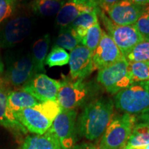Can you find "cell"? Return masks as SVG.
I'll list each match as a JSON object with an SVG mask.
<instances>
[{
    "label": "cell",
    "instance_id": "6da1fadb",
    "mask_svg": "<svg viewBox=\"0 0 149 149\" xmlns=\"http://www.w3.org/2000/svg\"><path fill=\"white\" fill-rule=\"evenodd\" d=\"M114 106L113 100L108 97L96 99L86 104L77 124L81 135L91 141L103 135L113 120Z\"/></svg>",
    "mask_w": 149,
    "mask_h": 149
},
{
    "label": "cell",
    "instance_id": "7a4b0ae2",
    "mask_svg": "<svg viewBox=\"0 0 149 149\" xmlns=\"http://www.w3.org/2000/svg\"><path fill=\"white\" fill-rule=\"evenodd\" d=\"M61 111L57 100L40 102L15 113L17 120L27 130L35 135H43L49 130Z\"/></svg>",
    "mask_w": 149,
    "mask_h": 149
},
{
    "label": "cell",
    "instance_id": "3957f363",
    "mask_svg": "<svg viewBox=\"0 0 149 149\" xmlns=\"http://www.w3.org/2000/svg\"><path fill=\"white\" fill-rule=\"evenodd\" d=\"M113 102L117 109L130 115L149 109V81L131 84L115 95Z\"/></svg>",
    "mask_w": 149,
    "mask_h": 149
},
{
    "label": "cell",
    "instance_id": "277c9868",
    "mask_svg": "<svg viewBox=\"0 0 149 149\" xmlns=\"http://www.w3.org/2000/svg\"><path fill=\"white\" fill-rule=\"evenodd\" d=\"M4 78L7 83L21 87L32 78L35 73L34 64L29 53L22 51L6 53Z\"/></svg>",
    "mask_w": 149,
    "mask_h": 149
},
{
    "label": "cell",
    "instance_id": "5b68a950",
    "mask_svg": "<svg viewBox=\"0 0 149 149\" xmlns=\"http://www.w3.org/2000/svg\"><path fill=\"white\" fill-rule=\"evenodd\" d=\"M136 117L124 113L111 120L100 141V149H122L127 144L134 126Z\"/></svg>",
    "mask_w": 149,
    "mask_h": 149
},
{
    "label": "cell",
    "instance_id": "8992f818",
    "mask_svg": "<svg viewBox=\"0 0 149 149\" xmlns=\"http://www.w3.org/2000/svg\"><path fill=\"white\" fill-rule=\"evenodd\" d=\"M92 94V85L84 79L64 77L61 81L57 100L61 110H74L86 103Z\"/></svg>",
    "mask_w": 149,
    "mask_h": 149
},
{
    "label": "cell",
    "instance_id": "52a82bcc",
    "mask_svg": "<svg viewBox=\"0 0 149 149\" xmlns=\"http://www.w3.org/2000/svg\"><path fill=\"white\" fill-rule=\"evenodd\" d=\"M100 19L102 20L107 33L113 40L121 52L126 57L139 43L144 40L135 25L120 26L113 23L103 10L100 9L99 12Z\"/></svg>",
    "mask_w": 149,
    "mask_h": 149
},
{
    "label": "cell",
    "instance_id": "ba28073f",
    "mask_svg": "<svg viewBox=\"0 0 149 149\" xmlns=\"http://www.w3.org/2000/svg\"><path fill=\"white\" fill-rule=\"evenodd\" d=\"M128 64L125 58L100 70L97 81L103 86L108 93L116 95L133 84L128 71Z\"/></svg>",
    "mask_w": 149,
    "mask_h": 149
},
{
    "label": "cell",
    "instance_id": "9c48e42d",
    "mask_svg": "<svg viewBox=\"0 0 149 149\" xmlns=\"http://www.w3.org/2000/svg\"><path fill=\"white\" fill-rule=\"evenodd\" d=\"M61 81L45 73H37L21 87V90L30 93L40 102L57 100Z\"/></svg>",
    "mask_w": 149,
    "mask_h": 149
},
{
    "label": "cell",
    "instance_id": "30bf717a",
    "mask_svg": "<svg viewBox=\"0 0 149 149\" xmlns=\"http://www.w3.org/2000/svg\"><path fill=\"white\" fill-rule=\"evenodd\" d=\"M75 110H61L54 120L51 128L58 138L62 149H71L75 143L77 130Z\"/></svg>",
    "mask_w": 149,
    "mask_h": 149
},
{
    "label": "cell",
    "instance_id": "8fae6325",
    "mask_svg": "<svg viewBox=\"0 0 149 149\" xmlns=\"http://www.w3.org/2000/svg\"><path fill=\"white\" fill-rule=\"evenodd\" d=\"M31 29V20L26 17H17L9 20L0 29V48L15 46L30 34Z\"/></svg>",
    "mask_w": 149,
    "mask_h": 149
},
{
    "label": "cell",
    "instance_id": "7c38bea8",
    "mask_svg": "<svg viewBox=\"0 0 149 149\" xmlns=\"http://www.w3.org/2000/svg\"><path fill=\"white\" fill-rule=\"evenodd\" d=\"M123 59H125V57L120 48L111 37L103 31L101 40L93 53L95 70H102Z\"/></svg>",
    "mask_w": 149,
    "mask_h": 149
},
{
    "label": "cell",
    "instance_id": "4fadbf2b",
    "mask_svg": "<svg viewBox=\"0 0 149 149\" xmlns=\"http://www.w3.org/2000/svg\"><path fill=\"white\" fill-rule=\"evenodd\" d=\"M68 64L72 79H85L95 70L93 52L84 46H77L70 51Z\"/></svg>",
    "mask_w": 149,
    "mask_h": 149
},
{
    "label": "cell",
    "instance_id": "5bb4252c",
    "mask_svg": "<svg viewBox=\"0 0 149 149\" xmlns=\"http://www.w3.org/2000/svg\"><path fill=\"white\" fill-rule=\"evenodd\" d=\"M99 9L95 0H67L57 15L56 24L60 29L67 27L80 15Z\"/></svg>",
    "mask_w": 149,
    "mask_h": 149
},
{
    "label": "cell",
    "instance_id": "9a60e30c",
    "mask_svg": "<svg viewBox=\"0 0 149 149\" xmlns=\"http://www.w3.org/2000/svg\"><path fill=\"white\" fill-rule=\"evenodd\" d=\"M143 8L144 6L135 4L129 0H122L104 13L117 25H133L140 17Z\"/></svg>",
    "mask_w": 149,
    "mask_h": 149
},
{
    "label": "cell",
    "instance_id": "2e32d148",
    "mask_svg": "<svg viewBox=\"0 0 149 149\" xmlns=\"http://www.w3.org/2000/svg\"><path fill=\"white\" fill-rule=\"evenodd\" d=\"M10 90L0 88V126L10 131L17 133L26 134L28 130L16 118L14 113L8 106V94Z\"/></svg>",
    "mask_w": 149,
    "mask_h": 149
},
{
    "label": "cell",
    "instance_id": "e0dca14e",
    "mask_svg": "<svg viewBox=\"0 0 149 149\" xmlns=\"http://www.w3.org/2000/svg\"><path fill=\"white\" fill-rule=\"evenodd\" d=\"M21 149H62L58 138L51 127L43 135H28Z\"/></svg>",
    "mask_w": 149,
    "mask_h": 149
},
{
    "label": "cell",
    "instance_id": "ac0fdd59",
    "mask_svg": "<svg viewBox=\"0 0 149 149\" xmlns=\"http://www.w3.org/2000/svg\"><path fill=\"white\" fill-rule=\"evenodd\" d=\"M51 36L46 34L37 40L33 45L31 57L34 64L35 73H45V60L48 55Z\"/></svg>",
    "mask_w": 149,
    "mask_h": 149
},
{
    "label": "cell",
    "instance_id": "d6986e66",
    "mask_svg": "<svg viewBox=\"0 0 149 149\" xmlns=\"http://www.w3.org/2000/svg\"><path fill=\"white\" fill-rule=\"evenodd\" d=\"M40 102L30 93L20 89L19 91H10L8 94V106L15 113L24 109L33 107Z\"/></svg>",
    "mask_w": 149,
    "mask_h": 149
},
{
    "label": "cell",
    "instance_id": "ffe728a7",
    "mask_svg": "<svg viewBox=\"0 0 149 149\" xmlns=\"http://www.w3.org/2000/svg\"><path fill=\"white\" fill-rule=\"evenodd\" d=\"M100 10V8L98 10H94L80 15L68 26L74 34L80 39L81 42L86 35L88 29L99 22L98 14Z\"/></svg>",
    "mask_w": 149,
    "mask_h": 149
},
{
    "label": "cell",
    "instance_id": "44dd1931",
    "mask_svg": "<svg viewBox=\"0 0 149 149\" xmlns=\"http://www.w3.org/2000/svg\"><path fill=\"white\" fill-rule=\"evenodd\" d=\"M67 0H33L31 8L37 15H57Z\"/></svg>",
    "mask_w": 149,
    "mask_h": 149
},
{
    "label": "cell",
    "instance_id": "7402d4cb",
    "mask_svg": "<svg viewBox=\"0 0 149 149\" xmlns=\"http://www.w3.org/2000/svg\"><path fill=\"white\" fill-rule=\"evenodd\" d=\"M149 144V125L144 123L136 124L127 144L124 148L136 149Z\"/></svg>",
    "mask_w": 149,
    "mask_h": 149
},
{
    "label": "cell",
    "instance_id": "603a6c76",
    "mask_svg": "<svg viewBox=\"0 0 149 149\" xmlns=\"http://www.w3.org/2000/svg\"><path fill=\"white\" fill-rule=\"evenodd\" d=\"M80 39L74 34L69 26L60 29L55 42V46L70 51L80 45Z\"/></svg>",
    "mask_w": 149,
    "mask_h": 149
},
{
    "label": "cell",
    "instance_id": "cb8c5ba5",
    "mask_svg": "<svg viewBox=\"0 0 149 149\" xmlns=\"http://www.w3.org/2000/svg\"><path fill=\"white\" fill-rule=\"evenodd\" d=\"M128 71L133 83L149 81L148 61H128Z\"/></svg>",
    "mask_w": 149,
    "mask_h": 149
},
{
    "label": "cell",
    "instance_id": "d4e9b609",
    "mask_svg": "<svg viewBox=\"0 0 149 149\" xmlns=\"http://www.w3.org/2000/svg\"><path fill=\"white\" fill-rule=\"evenodd\" d=\"M70 55L64 48L54 46L51 52L48 54L45 64L49 67L62 66L69 62Z\"/></svg>",
    "mask_w": 149,
    "mask_h": 149
},
{
    "label": "cell",
    "instance_id": "484cf974",
    "mask_svg": "<svg viewBox=\"0 0 149 149\" xmlns=\"http://www.w3.org/2000/svg\"><path fill=\"white\" fill-rule=\"evenodd\" d=\"M102 33L103 31L100 26V24L99 22H97L88 29L86 35L81 40V45L86 46L93 53L101 40Z\"/></svg>",
    "mask_w": 149,
    "mask_h": 149
},
{
    "label": "cell",
    "instance_id": "4316f807",
    "mask_svg": "<svg viewBox=\"0 0 149 149\" xmlns=\"http://www.w3.org/2000/svg\"><path fill=\"white\" fill-rule=\"evenodd\" d=\"M125 58L128 61H149V40H144L137 44Z\"/></svg>",
    "mask_w": 149,
    "mask_h": 149
},
{
    "label": "cell",
    "instance_id": "83f0119b",
    "mask_svg": "<svg viewBox=\"0 0 149 149\" xmlns=\"http://www.w3.org/2000/svg\"><path fill=\"white\" fill-rule=\"evenodd\" d=\"M145 40H149V4L144 6L140 17L134 24Z\"/></svg>",
    "mask_w": 149,
    "mask_h": 149
},
{
    "label": "cell",
    "instance_id": "f1b7e54d",
    "mask_svg": "<svg viewBox=\"0 0 149 149\" xmlns=\"http://www.w3.org/2000/svg\"><path fill=\"white\" fill-rule=\"evenodd\" d=\"M15 7L16 3L13 0H0V23L13 14Z\"/></svg>",
    "mask_w": 149,
    "mask_h": 149
},
{
    "label": "cell",
    "instance_id": "f546056e",
    "mask_svg": "<svg viewBox=\"0 0 149 149\" xmlns=\"http://www.w3.org/2000/svg\"><path fill=\"white\" fill-rule=\"evenodd\" d=\"M95 1H96L99 8L105 12L110 7L113 6V5L116 4L122 0H95Z\"/></svg>",
    "mask_w": 149,
    "mask_h": 149
},
{
    "label": "cell",
    "instance_id": "4dcf8cb0",
    "mask_svg": "<svg viewBox=\"0 0 149 149\" xmlns=\"http://www.w3.org/2000/svg\"><path fill=\"white\" fill-rule=\"evenodd\" d=\"M136 120L139 121V123H144L149 125V109L139 113L138 117H136Z\"/></svg>",
    "mask_w": 149,
    "mask_h": 149
},
{
    "label": "cell",
    "instance_id": "1f68e13d",
    "mask_svg": "<svg viewBox=\"0 0 149 149\" xmlns=\"http://www.w3.org/2000/svg\"><path fill=\"white\" fill-rule=\"evenodd\" d=\"M74 148H75V149H100L99 148H97L96 146H95L94 145L89 144H82L79 146L74 147Z\"/></svg>",
    "mask_w": 149,
    "mask_h": 149
},
{
    "label": "cell",
    "instance_id": "d6a6232c",
    "mask_svg": "<svg viewBox=\"0 0 149 149\" xmlns=\"http://www.w3.org/2000/svg\"><path fill=\"white\" fill-rule=\"evenodd\" d=\"M129 1L135 4L142 6L149 4V0H129Z\"/></svg>",
    "mask_w": 149,
    "mask_h": 149
},
{
    "label": "cell",
    "instance_id": "836d02e7",
    "mask_svg": "<svg viewBox=\"0 0 149 149\" xmlns=\"http://www.w3.org/2000/svg\"><path fill=\"white\" fill-rule=\"evenodd\" d=\"M8 84L6 81L4 76H2L1 74H0V88L7 87V85Z\"/></svg>",
    "mask_w": 149,
    "mask_h": 149
},
{
    "label": "cell",
    "instance_id": "e575fe53",
    "mask_svg": "<svg viewBox=\"0 0 149 149\" xmlns=\"http://www.w3.org/2000/svg\"><path fill=\"white\" fill-rule=\"evenodd\" d=\"M3 71H4V64H3L2 59L0 57V74H2Z\"/></svg>",
    "mask_w": 149,
    "mask_h": 149
},
{
    "label": "cell",
    "instance_id": "d590c367",
    "mask_svg": "<svg viewBox=\"0 0 149 149\" xmlns=\"http://www.w3.org/2000/svg\"><path fill=\"white\" fill-rule=\"evenodd\" d=\"M13 1H14V2L15 3H17L19 1H25V0H13Z\"/></svg>",
    "mask_w": 149,
    "mask_h": 149
},
{
    "label": "cell",
    "instance_id": "8d00e7d4",
    "mask_svg": "<svg viewBox=\"0 0 149 149\" xmlns=\"http://www.w3.org/2000/svg\"><path fill=\"white\" fill-rule=\"evenodd\" d=\"M144 149H149V144L148 145H146V146H144Z\"/></svg>",
    "mask_w": 149,
    "mask_h": 149
},
{
    "label": "cell",
    "instance_id": "74e56055",
    "mask_svg": "<svg viewBox=\"0 0 149 149\" xmlns=\"http://www.w3.org/2000/svg\"><path fill=\"white\" fill-rule=\"evenodd\" d=\"M122 149H125V148H122Z\"/></svg>",
    "mask_w": 149,
    "mask_h": 149
},
{
    "label": "cell",
    "instance_id": "f35d334b",
    "mask_svg": "<svg viewBox=\"0 0 149 149\" xmlns=\"http://www.w3.org/2000/svg\"><path fill=\"white\" fill-rule=\"evenodd\" d=\"M148 64H149V61H148Z\"/></svg>",
    "mask_w": 149,
    "mask_h": 149
}]
</instances>
